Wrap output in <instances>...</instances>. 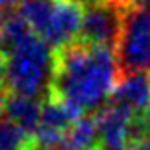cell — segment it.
I'll list each match as a JSON object with an SVG mask.
<instances>
[{
	"label": "cell",
	"instance_id": "cell-1",
	"mask_svg": "<svg viewBox=\"0 0 150 150\" xmlns=\"http://www.w3.org/2000/svg\"><path fill=\"white\" fill-rule=\"evenodd\" d=\"M119 70L114 51L73 40L53 51L50 95L84 112H95L108 103L117 84Z\"/></svg>",
	"mask_w": 150,
	"mask_h": 150
},
{
	"label": "cell",
	"instance_id": "cell-2",
	"mask_svg": "<svg viewBox=\"0 0 150 150\" xmlns=\"http://www.w3.org/2000/svg\"><path fill=\"white\" fill-rule=\"evenodd\" d=\"M53 71V51L46 42L31 35L7 55L6 93L44 99L50 92Z\"/></svg>",
	"mask_w": 150,
	"mask_h": 150
},
{
	"label": "cell",
	"instance_id": "cell-3",
	"mask_svg": "<svg viewBox=\"0 0 150 150\" xmlns=\"http://www.w3.org/2000/svg\"><path fill=\"white\" fill-rule=\"evenodd\" d=\"M114 57L119 77L139 71L150 73V9L130 6L125 11Z\"/></svg>",
	"mask_w": 150,
	"mask_h": 150
},
{
	"label": "cell",
	"instance_id": "cell-4",
	"mask_svg": "<svg viewBox=\"0 0 150 150\" xmlns=\"http://www.w3.org/2000/svg\"><path fill=\"white\" fill-rule=\"evenodd\" d=\"M126 9L112 0H99L82 11V24L79 40L114 51L121 33L123 15Z\"/></svg>",
	"mask_w": 150,
	"mask_h": 150
},
{
	"label": "cell",
	"instance_id": "cell-5",
	"mask_svg": "<svg viewBox=\"0 0 150 150\" xmlns=\"http://www.w3.org/2000/svg\"><path fill=\"white\" fill-rule=\"evenodd\" d=\"M82 11L84 7L75 4L73 0H53L50 24L39 39L46 42L51 51L77 40L82 24Z\"/></svg>",
	"mask_w": 150,
	"mask_h": 150
},
{
	"label": "cell",
	"instance_id": "cell-6",
	"mask_svg": "<svg viewBox=\"0 0 150 150\" xmlns=\"http://www.w3.org/2000/svg\"><path fill=\"white\" fill-rule=\"evenodd\" d=\"M93 115L99 134V146L112 150H125L128 146L130 128L137 115L112 103H106Z\"/></svg>",
	"mask_w": 150,
	"mask_h": 150
},
{
	"label": "cell",
	"instance_id": "cell-7",
	"mask_svg": "<svg viewBox=\"0 0 150 150\" xmlns=\"http://www.w3.org/2000/svg\"><path fill=\"white\" fill-rule=\"evenodd\" d=\"M108 103L117 104L134 115H141L150 104V73H126L117 79Z\"/></svg>",
	"mask_w": 150,
	"mask_h": 150
},
{
	"label": "cell",
	"instance_id": "cell-8",
	"mask_svg": "<svg viewBox=\"0 0 150 150\" xmlns=\"http://www.w3.org/2000/svg\"><path fill=\"white\" fill-rule=\"evenodd\" d=\"M4 101V115L11 123L20 126L28 136H35L40 123V110H42V99L17 93H6Z\"/></svg>",
	"mask_w": 150,
	"mask_h": 150
},
{
	"label": "cell",
	"instance_id": "cell-9",
	"mask_svg": "<svg viewBox=\"0 0 150 150\" xmlns=\"http://www.w3.org/2000/svg\"><path fill=\"white\" fill-rule=\"evenodd\" d=\"M82 117V112L79 108H75L73 104L61 101L53 95H46L42 99V110H40V123L37 130H46L53 134H61L64 136V132L70 126Z\"/></svg>",
	"mask_w": 150,
	"mask_h": 150
},
{
	"label": "cell",
	"instance_id": "cell-10",
	"mask_svg": "<svg viewBox=\"0 0 150 150\" xmlns=\"http://www.w3.org/2000/svg\"><path fill=\"white\" fill-rule=\"evenodd\" d=\"M51 11H53V0H20L18 13L28 22L31 31L40 37L48 28Z\"/></svg>",
	"mask_w": 150,
	"mask_h": 150
},
{
	"label": "cell",
	"instance_id": "cell-11",
	"mask_svg": "<svg viewBox=\"0 0 150 150\" xmlns=\"http://www.w3.org/2000/svg\"><path fill=\"white\" fill-rule=\"evenodd\" d=\"M35 141L31 136L11 123L9 119H0V150H31Z\"/></svg>",
	"mask_w": 150,
	"mask_h": 150
},
{
	"label": "cell",
	"instance_id": "cell-12",
	"mask_svg": "<svg viewBox=\"0 0 150 150\" xmlns=\"http://www.w3.org/2000/svg\"><path fill=\"white\" fill-rule=\"evenodd\" d=\"M18 4H20V0H0V17L17 11Z\"/></svg>",
	"mask_w": 150,
	"mask_h": 150
},
{
	"label": "cell",
	"instance_id": "cell-13",
	"mask_svg": "<svg viewBox=\"0 0 150 150\" xmlns=\"http://www.w3.org/2000/svg\"><path fill=\"white\" fill-rule=\"evenodd\" d=\"M125 150H150V137H145L141 141H136V143H130Z\"/></svg>",
	"mask_w": 150,
	"mask_h": 150
},
{
	"label": "cell",
	"instance_id": "cell-14",
	"mask_svg": "<svg viewBox=\"0 0 150 150\" xmlns=\"http://www.w3.org/2000/svg\"><path fill=\"white\" fill-rule=\"evenodd\" d=\"M141 123H143L145 126V132H146V136L150 137V104L146 106V110L141 114Z\"/></svg>",
	"mask_w": 150,
	"mask_h": 150
},
{
	"label": "cell",
	"instance_id": "cell-15",
	"mask_svg": "<svg viewBox=\"0 0 150 150\" xmlns=\"http://www.w3.org/2000/svg\"><path fill=\"white\" fill-rule=\"evenodd\" d=\"M75 4H79L81 7H88V6H92V4H95V2H99V0H73Z\"/></svg>",
	"mask_w": 150,
	"mask_h": 150
},
{
	"label": "cell",
	"instance_id": "cell-16",
	"mask_svg": "<svg viewBox=\"0 0 150 150\" xmlns=\"http://www.w3.org/2000/svg\"><path fill=\"white\" fill-rule=\"evenodd\" d=\"M4 101H6V92L0 88V115L4 114Z\"/></svg>",
	"mask_w": 150,
	"mask_h": 150
},
{
	"label": "cell",
	"instance_id": "cell-17",
	"mask_svg": "<svg viewBox=\"0 0 150 150\" xmlns=\"http://www.w3.org/2000/svg\"><path fill=\"white\" fill-rule=\"evenodd\" d=\"M95 150H112V148H103V146H97Z\"/></svg>",
	"mask_w": 150,
	"mask_h": 150
}]
</instances>
